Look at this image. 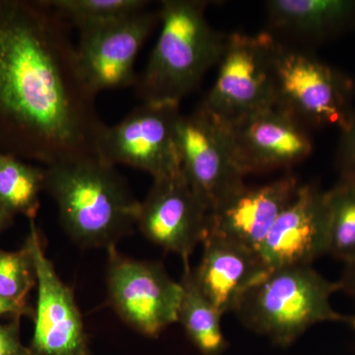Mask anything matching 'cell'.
I'll use <instances>...</instances> for the list:
<instances>
[{
  "mask_svg": "<svg viewBox=\"0 0 355 355\" xmlns=\"http://www.w3.org/2000/svg\"><path fill=\"white\" fill-rule=\"evenodd\" d=\"M338 291V282L327 279L312 266L270 270L247 292L235 314L250 330L286 347L315 324H352V317L331 305Z\"/></svg>",
  "mask_w": 355,
  "mask_h": 355,
  "instance_id": "4",
  "label": "cell"
},
{
  "mask_svg": "<svg viewBox=\"0 0 355 355\" xmlns=\"http://www.w3.org/2000/svg\"><path fill=\"white\" fill-rule=\"evenodd\" d=\"M37 282L27 244L17 252L0 250V297L26 304L25 297Z\"/></svg>",
  "mask_w": 355,
  "mask_h": 355,
  "instance_id": "22",
  "label": "cell"
},
{
  "mask_svg": "<svg viewBox=\"0 0 355 355\" xmlns=\"http://www.w3.org/2000/svg\"><path fill=\"white\" fill-rule=\"evenodd\" d=\"M266 9L275 39L318 44L355 29V0H270Z\"/></svg>",
  "mask_w": 355,
  "mask_h": 355,
  "instance_id": "17",
  "label": "cell"
},
{
  "mask_svg": "<svg viewBox=\"0 0 355 355\" xmlns=\"http://www.w3.org/2000/svg\"><path fill=\"white\" fill-rule=\"evenodd\" d=\"M109 300L116 314L133 330L157 336L178 322L182 286L153 261L128 258L108 249Z\"/></svg>",
  "mask_w": 355,
  "mask_h": 355,
  "instance_id": "9",
  "label": "cell"
},
{
  "mask_svg": "<svg viewBox=\"0 0 355 355\" xmlns=\"http://www.w3.org/2000/svg\"><path fill=\"white\" fill-rule=\"evenodd\" d=\"M44 191L67 234L86 248L116 247L137 226L140 202L125 179L98 156L46 166Z\"/></svg>",
  "mask_w": 355,
  "mask_h": 355,
  "instance_id": "2",
  "label": "cell"
},
{
  "mask_svg": "<svg viewBox=\"0 0 355 355\" xmlns=\"http://www.w3.org/2000/svg\"><path fill=\"white\" fill-rule=\"evenodd\" d=\"M60 19L77 30L106 24L146 10V0H43Z\"/></svg>",
  "mask_w": 355,
  "mask_h": 355,
  "instance_id": "20",
  "label": "cell"
},
{
  "mask_svg": "<svg viewBox=\"0 0 355 355\" xmlns=\"http://www.w3.org/2000/svg\"><path fill=\"white\" fill-rule=\"evenodd\" d=\"M335 162L338 180L355 181V113L349 127L340 132Z\"/></svg>",
  "mask_w": 355,
  "mask_h": 355,
  "instance_id": "23",
  "label": "cell"
},
{
  "mask_svg": "<svg viewBox=\"0 0 355 355\" xmlns=\"http://www.w3.org/2000/svg\"><path fill=\"white\" fill-rule=\"evenodd\" d=\"M209 217V209L181 171L153 180L140 202L137 226L149 241L184 261L207 237Z\"/></svg>",
  "mask_w": 355,
  "mask_h": 355,
  "instance_id": "12",
  "label": "cell"
},
{
  "mask_svg": "<svg viewBox=\"0 0 355 355\" xmlns=\"http://www.w3.org/2000/svg\"><path fill=\"white\" fill-rule=\"evenodd\" d=\"M355 84L345 72L311 51L284 43L275 58V107L308 130L349 127L355 113Z\"/></svg>",
  "mask_w": 355,
  "mask_h": 355,
  "instance_id": "5",
  "label": "cell"
},
{
  "mask_svg": "<svg viewBox=\"0 0 355 355\" xmlns=\"http://www.w3.org/2000/svg\"><path fill=\"white\" fill-rule=\"evenodd\" d=\"M328 193L316 184H300L261 245L270 270L312 266L328 254Z\"/></svg>",
  "mask_w": 355,
  "mask_h": 355,
  "instance_id": "14",
  "label": "cell"
},
{
  "mask_svg": "<svg viewBox=\"0 0 355 355\" xmlns=\"http://www.w3.org/2000/svg\"><path fill=\"white\" fill-rule=\"evenodd\" d=\"M0 355H31L29 347L21 343L18 321L0 324Z\"/></svg>",
  "mask_w": 355,
  "mask_h": 355,
  "instance_id": "24",
  "label": "cell"
},
{
  "mask_svg": "<svg viewBox=\"0 0 355 355\" xmlns=\"http://www.w3.org/2000/svg\"><path fill=\"white\" fill-rule=\"evenodd\" d=\"M299 186L295 177L287 175L261 186L245 187L210 214L209 233L260 251Z\"/></svg>",
  "mask_w": 355,
  "mask_h": 355,
  "instance_id": "16",
  "label": "cell"
},
{
  "mask_svg": "<svg viewBox=\"0 0 355 355\" xmlns=\"http://www.w3.org/2000/svg\"><path fill=\"white\" fill-rule=\"evenodd\" d=\"M328 254L349 263L355 260V181H342L327 191Z\"/></svg>",
  "mask_w": 355,
  "mask_h": 355,
  "instance_id": "21",
  "label": "cell"
},
{
  "mask_svg": "<svg viewBox=\"0 0 355 355\" xmlns=\"http://www.w3.org/2000/svg\"><path fill=\"white\" fill-rule=\"evenodd\" d=\"M222 123L245 177L288 169L303 162L313 151L309 130L275 106Z\"/></svg>",
  "mask_w": 355,
  "mask_h": 355,
  "instance_id": "11",
  "label": "cell"
},
{
  "mask_svg": "<svg viewBox=\"0 0 355 355\" xmlns=\"http://www.w3.org/2000/svg\"><path fill=\"white\" fill-rule=\"evenodd\" d=\"M29 313L30 309H28L26 304H21V303L0 297V316L7 314L21 316V315L29 314Z\"/></svg>",
  "mask_w": 355,
  "mask_h": 355,
  "instance_id": "26",
  "label": "cell"
},
{
  "mask_svg": "<svg viewBox=\"0 0 355 355\" xmlns=\"http://www.w3.org/2000/svg\"><path fill=\"white\" fill-rule=\"evenodd\" d=\"M70 28L43 0H0V153L46 166L97 156L106 125Z\"/></svg>",
  "mask_w": 355,
  "mask_h": 355,
  "instance_id": "1",
  "label": "cell"
},
{
  "mask_svg": "<svg viewBox=\"0 0 355 355\" xmlns=\"http://www.w3.org/2000/svg\"><path fill=\"white\" fill-rule=\"evenodd\" d=\"M277 44L268 32L227 35L216 81L200 105L222 121L275 106Z\"/></svg>",
  "mask_w": 355,
  "mask_h": 355,
  "instance_id": "6",
  "label": "cell"
},
{
  "mask_svg": "<svg viewBox=\"0 0 355 355\" xmlns=\"http://www.w3.org/2000/svg\"><path fill=\"white\" fill-rule=\"evenodd\" d=\"M14 214L0 200V233L12 221Z\"/></svg>",
  "mask_w": 355,
  "mask_h": 355,
  "instance_id": "27",
  "label": "cell"
},
{
  "mask_svg": "<svg viewBox=\"0 0 355 355\" xmlns=\"http://www.w3.org/2000/svg\"><path fill=\"white\" fill-rule=\"evenodd\" d=\"M352 326L354 327L355 328V316L354 317H352Z\"/></svg>",
  "mask_w": 355,
  "mask_h": 355,
  "instance_id": "28",
  "label": "cell"
},
{
  "mask_svg": "<svg viewBox=\"0 0 355 355\" xmlns=\"http://www.w3.org/2000/svg\"><path fill=\"white\" fill-rule=\"evenodd\" d=\"M34 219L26 244L31 252L38 282L31 355H90L83 317L71 289L58 277L44 254Z\"/></svg>",
  "mask_w": 355,
  "mask_h": 355,
  "instance_id": "13",
  "label": "cell"
},
{
  "mask_svg": "<svg viewBox=\"0 0 355 355\" xmlns=\"http://www.w3.org/2000/svg\"><path fill=\"white\" fill-rule=\"evenodd\" d=\"M270 270L259 252L207 233L193 272L200 291L223 316L235 313L247 292Z\"/></svg>",
  "mask_w": 355,
  "mask_h": 355,
  "instance_id": "15",
  "label": "cell"
},
{
  "mask_svg": "<svg viewBox=\"0 0 355 355\" xmlns=\"http://www.w3.org/2000/svg\"><path fill=\"white\" fill-rule=\"evenodd\" d=\"M44 179V168L0 153V200L13 214H22L30 220L36 217Z\"/></svg>",
  "mask_w": 355,
  "mask_h": 355,
  "instance_id": "19",
  "label": "cell"
},
{
  "mask_svg": "<svg viewBox=\"0 0 355 355\" xmlns=\"http://www.w3.org/2000/svg\"><path fill=\"white\" fill-rule=\"evenodd\" d=\"M159 10L141 11L128 17L79 30L77 64L86 88L99 93L135 85V62L154 29Z\"/></svg>",
  "mask_w": 355,
  "mask_h": 355,
  "instance_id": "10",
  "label": "cell"
},
{
  "mask_svg": "<svg viewBox=\"0 0 355 355\" xmlns=\"http://www.w3.org/2000/svg\"><path fill=\"white\" fill-rule=\"evenodd\" d=\"M209 1H161L160 34L135 91L142 103L180 106L218 64L226 35L207 19Z\"/></svg>",
  "mask_w": 355,
  "mask_h": 355,
  "instance_id": "3",
  "label": "cell"
},
{
  "mask_svg": "<svg viewBox=\"0 0 355 355\" xmlns=\"http://www.w3.org/2000/svg\"><path fill=\"white\" fill-rule=\"evenodd\" d=\"M177 146L181 171L210 214L246 187L223 123L202 105L180 116Z\"/></svg>",
  "mask_w": 355,
  "mask_h": 355,
  "instance_id": "8",
  "label": "cell"
},
{
  "mask_svg": "<svg viewBox=\"0 0 355 355\" xmlns=\"http://www.w3.org/2000/svg\"><path fill=\"white\" fill-rule=\"evenodd\" d=\"M183 263L178 322L203 355H220L227 347V340L222 330L221 313L200 291L190 261Z\"/></svg>",
  "mask_w": 355,
  "mask_h": 355,
  "instance_id": "18",
  "label": "cell"
},
{
  "mask_svg": "<svg viewBox=\"0 0 355 355\" xmlns=\"http://www.w3.org/2000/svg\"><path fill=\"white\" fill-rule=\"evenodd\" d=\"M180 106L142 103L114 125H105L97 141L98 157L110 165H127L153 180L181 172L177 146Z\"/></svg>",
  "mask_w": 355,
  "mask_h": 355,
  "instance_id": "7",
  "label": "cell"
},
{
  "mask_svg": "<svg viewBox=\"0 0 355 355\" xmlns=\"http://www.w3.org/2000/svg\"><path fill=\"white\" fill-rule=\"evenodd\" d=\"M340 291L347 292L349 295L355 298V260L345 263L342 279L338 282Z\"/></svg>",
  "mask_w": 355,
  "mask_h": 355,
  "instance_id": "25",
  "label": "cell"
}]
</instances>
